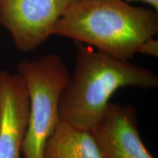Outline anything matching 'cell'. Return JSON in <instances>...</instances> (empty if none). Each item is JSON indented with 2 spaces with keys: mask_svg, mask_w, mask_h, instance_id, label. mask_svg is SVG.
I'll return each mask as SVG.
<instances>
[{
  "mask_svg": "<svg viewBox=\"0 0 158 158\" xmlns=\"http://www.w3.org/2000/svg\"><path fill=\"white\" fill-rule=\"evenodd\" d=\"M127 3L135 2H143L148 4L152 7L154 10L158 12V0H123Z\"/></svg>",
  "mask_w": 158,
  "mask_h": 158,
  "instance_id": "9c48e42d",
  "label": "cell"
},
{
  "mask_svg": "<svg viewBox=\"0 0 158 158\" xmlns=\"http://www.w3.org/2000/svg\"><path fill=\"white\" fill-rule=\"evenodd\" d=\"M29 94V110L22 146L25 158H42L45 144L59 122V103L70 73L56 54L24 59L18 65Z\"/></svg>",
  "mask_w": 158,
  "mask_h": 158,
  "instance_id": "3957f363",
  "label": "cell"
},
{
  "mask_svg": "<svg viewBox=\"0 0 158 158\" xmlns=\"http://www.w3.org/2000/svg\"><path fill=\"white\" fill-rule=\"evenodd\" d=\"M137 54L148 55L153 57H158V40L152 37L145 40L138 48Z\"/></svg>",
  "mask_w": 158,
  "mask_h": 158,
  "instance_id": "ba28073f",
  "label": "cell"
},
{
  "mask_svg": "<svg viewBox=\"0 0 158 158\" xmlns=\"http://www.w3.org/2000/svg\"><path fill=\"white\" fill-rule=\"evenodd\" d=\"M42 158H102L89 130L59 120L45 144Z\"/></svg>",
  "mask_w": 158,
  "mask_h": 158,
  "instance_id": "52a82bcc",
  "label": "cell"
},
{
  "mask_svg": "<svg viewBox=\"0 0 158 158\" xmlns=\"http://www.w3.org/2000/svg\"><path fill=\"white\" fill-rule=\"evenodd\" d=\"M29 110L28 90L21 75L0 70V158H21Z\"/></svg>",
  "mask_w": 158,
  "mask_h": 158,
  "instance_id": "8992f818",
  "label": "cell"
},
{
  "mask_svg": "<svg viewBox=\"0 0 158 158\" xmlns=\"http://www.w3.org/2000/svg\"><path fill=\"white\" fill-rule=\"evenodd\" d=\"M70 1L0 0V24L9 31L18 50L30 52L53 35Z\"/></svg>",
  "mask_w": 158,
  "mask_h": 158,
  "instance_id": "277c9868",
  "label": "cell"
},
{
  "mask_svg": "<svg viewBox=\"0 0 158 158\" xmlns=\"http://www.w3.org/2000/svg\"><path fill=\"white\" fill-rule=\"evenodd\" d=\"M127 86L155 89L158 76L149 69L77 42L73 73L59 99V119L89 130L116 91Z\"/></svg>",
  "mask_w": 158,
  "mask_h": 158,
  "instance_id": "6da1fadb",
  "label": "cell"
},
{
  "mask_svg": "<svg viewBox=\"0 0 158 158\" xmlns=\"http://www.w3.org/2000/svg\"><path fill=\"white\" fill-rule=\"evenodd\" d=\"M89 131L102 158H155L142 141L133 106L110 102Z\"/></svg>",
  "mask_w": 158,
  "mask_h": 158,
  "instance_id": "5b68a950",
  "label": "cell"
},
{
  "mask_svg": "<svg viewBox=\"0 0 158 158\" xmlns=\"http://www.w3.org/2000/svg\"><path fill=\"white\" fill-rule=\"evenodd\" d=\"M157 33V12L123 0H71L53 31V35L127 61Z\"/></svg>",
  "mask_w": 158,
  "mask_h": 158,
  "instance_id": "7a4b0ae2",
  "label": "cell"
}]
</instances>
